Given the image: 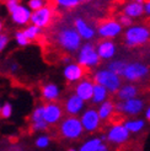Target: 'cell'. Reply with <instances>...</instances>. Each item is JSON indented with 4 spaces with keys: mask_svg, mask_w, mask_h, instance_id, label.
I'll list each match as a JSON object with an SVG mask.
<instances>
[{
    "mask_svg": "<svg viewBox=\"0 0 150 151\" xmlns=\"http://www.w3.org/2000/svg\"><path fill=\"white\" fill-rule=\"evenodd\" d=\"M25 35L27 36V38L30 41H32V40H36L37 37H38L40 32H41V27L40 26H37V25H31V26H28L25 28Z\"/></svg>",
    "mask_w": 150,
    "mask_h": 151,
    "instance_id": "cell-27",
    "label": "cell"
},
{
    "mask_svg": "<svg viewBox=\"0 0 150 151\" xmlns=\"http://www.w3.org/2000/svg\"><path fill=\"white\" fill-rule=\"evenodd\" d=\"M32 12L26 6L17 5V7L11 12V19L16 25H26L27 22L31 21Z\"/></svg>",
    "mask_w": 150,
    "mask_h": 151,
    "instance_id": "cell-15",
    "label": "cell"
},
{
    "mask_svg": "<svg viewBox=\"0 0 150 151\" xmlns=\"http://www.w3.org/2000/svg\"><path fill=\"white\" fill-rule=\"evenodd\" d=\"M47 125H48V123L46 120H40V122H33L32 128H33V130H46Z\"/></svg>",
    "mask_w": 150,
    "mask_h": 151,
    "instance_id": "cell-34",
    "label": "cell"
},
{
    "mask_svg": "<svg viewBox=\"0 0 150 151\" xmlns=\"http://www.w3.org/2000/svg\"><path fill=\"white\" fill-rule=\"evenodd\" d=\"M86 1H90V0H80V3H86Z\"/></svg>",
    "mask_w": 150,
    "mask_h": 151,
    "instance_id": "cell-44",
    "label": "cell"
},
{
    "mask_svg": "<svg viewBox=\"0 0 150 151\" xmlns=\"http://www.w3.org/2000/svg\"><path fill=\"white\" fill-rule=\"evenodd\" d=\"M43 109H44V120L48 123V124H56L61 120L62 116H63V112L62 108L59 107L57 103H47L43 106Z\"/></svg>",
    "mask_w": 150,
    "mask_h": 151,
    "instance_id": "cell-12",
    "label": "cell"
},
{
    "mask_svg": "<svg viewBox=\"0 0 150 151\" xmlns=\"http://www.w3.org/2000/svg\"><path fill=\"white\" fill-rule=\"evenodd\" d=\"M7 42H9V38H7V36H6V35H3V33H0V52H1V50L6 47Z\"/></svg>",
    "mask_w": 150,
    "mask_h": 151,
    "instance_id": "cell-36",
    "label": "cell"
},
{
    "mask_svg": "<svg viewBox=\"0 0 150 151\" xmlns=\"http://www.w3.org/2000/svg\"><path fill=\"white\" fill-rule=\"evenodd\" d=\"M129 133L124 124H115L107 134V140L112 144L121 145L129 139Z\"/></svg>",
    "mask_w": 150,
    "mask_h": 151,
    "instance_id": "cell-9",
    "label": "cell"
},
{
    "mask_svg": "<svg viewBox=\"0 0 150 151\" xmlns=\"http://www.w3.org/2000/svg\"><path fill=\"white\" fill-rule=\"evenodd\" d=\"M138 87L136 85H124L121 86L119 90L117 91V97L119 101H124V100H129V99H134V97L138 96Z\"/></svg>",
    "mask_w": 150,
    "mask_h": 151,
    "instance_id": "cell-19",
    "label": "cell"
},
{
    "mask_svg": "<svg viewBox=\"0 0 150 151\" xmlns=\"http://www.w3.org/2000/svg\"><path fill=\"white\" fill-rule=\"evenodd\" d=\"M56 3L65 9H73V7H76L79 5L80 0H56Z\"/></svg>",
    "mask_w": 150,
    "mask_h": 151,
    "instance_id": "cell-28",
    "label": "cell"
},
{
    "mask_svg": "<svg viewBox=\"0 0 150 151\" xmlns=\"http://www.w3.org/2000/svg\"><path fill=\"white\" fill-rule=\"evenodd\" d=\"M5 1H20V0H5Z\"/></svg>",
    "mask_w": 150,
    "mask_h": 151,
    "instance_id": "cell-43",
    "label": "cell"
},
{
    "mask_svg": "<svg viewBox=\"0 0 150 151\" xmlns=\"http://www.w3.org/2000/svg\"><path fill=\"white\" fill-rule=\"evenodd\" d=\"M116 111L125 113L128 116H137L138 113H140L144 108V101H141L137 97L124 101H119L118 103L115 104Z\"/></svg>",
    "mask_w": 150,
    "mask_h": 151,
    "instance_id": "cell-7",
    "label": "cell"
},
{
    "mask_svg": "<svg viewBox=\"0 0 150 151\" xmlns=\"http://www.w3.org/2000/svg\"><path fill=\"white\" fill-rule=\"evenodd\" d=\"M1 31H3V22L0 21V33H1Z\"/></svg>",
    "mask_w": 150,
    "mask_h": 151,
    "instance_id": "cell-41",
    "label": "cell"
},
{
    "mask_svg": "<svg viewBox=\"0 0 150 151\" xmlns=\"http://www.w3.org/2000/svg\"><path fill=\"white\" fill-rule=\"evenodd\" d=\"M64 63H66V64H68V63H70V58H68V57H66V58H64Z\"/></svg>",
    "mask_w": 150,
    "mask_h": 151,
    "instance_id": "cell-39",
    "label": "cell"
},
{
    "mask_svg": "<svg viewBox=\"0 0 150 151\" xmlns=\"http://www.w3.org/2000/svg\"><path fill=\"white\" fill-rule=\"evenodd\" d=\"M84 66H82L81 64H68L65 66L64 69V78L66 81L69 82H74V81H79L82 79V76H84Z\"/></svg>",
    "mask_w": 150,
    "mask_h": 151,
    "instance_id": "cell-13",
    "label": "cell"
},
{
    "mask_svg": "<svg viewBox=\"0 0 150 151\" xmlns=\"http://www.w3.org/2000/svg\"><path fill=\"white\" fill-rule=\"evenodd\" d=\"M32 122H40V120H44V109H43V106L41 107H37L33 113H32Z\"/></svg>",
    "mask_w": 150,
    "mask_h": 151,
    "instance_id": "cell-31",
    "label": "cell"
},
{
    "mask_svg": "<svg viewBox=\"0 0 150 151\" xmlns=\"http://www.w3.org/2000/svg\"><path fill=\"white\" fill-rule=\"evenodd\" d=\"M16 68H17V65H15V64H14V65L11 66V70H12V71H15V70H16Z\"/></svg>",
    "mask_w": 150,
    "mask_h": 151,
    "instance_id": "cell-40",
    "label": "cell"
},
{
    "mask_svg": "<svg viewBox=\"0 0 150 151\" xmlns=\"http://www.w3.org/2000/svg\"><path fill=\"white\" fill-rule=\"evenodd\" d=\"M150 29L145 26H131L124 33L125 44L128 47L141 46L149 41Z\"/></svg>",
    "mask_w": 150,
    "mask_h": 151,
    "instance_id": "cell-2",
    "label": "cell"
},
{
    "mask_svg": "<svg viewBox=\"0 0 150 151\" xmlns=\"http://www.w3.org/2000/svg\"><path fill=\"white\" fill-rule=\"evenodd\" d=\"M97 52L101 59H111L116 54V44L112 41H102L97 44Z\"/></svg>",
    "mask_w": 150,
    "mask_h": 151,
    "instance_id": "cell-17",
    "label": "cell"
},
{
    "mask_svg": "<svg viewBox=\"0 0 150 151\" xmlns=\"http://www.w3.org/2000/svg\"><path fill=\"white\" fill-rule=\"evenodd\" d=\"M108 90L103 85L101 84H97L95 82V87H94V95H92V102L95 104H99V103H102L103 101H106L107 99V95H108Z\"/></svg>",
    "mask_w": 150,
    "mask_h": 151,
    "instance_id": "cell-23",
    "label": "cell"
},
{
    "mask_svg": "<svg viewBox=\"0 0 150 151\" xmlns=\"http://www.w3.org/2000/svg\"><path fill=\"white\" fill-rule=\"evenodd\" d=\"M103 139L100 138H95L91 140H87L86 142L82 144V146L80 147V151H106L107 146L103 144Z\"/></svg>",
    "mask_w": 150,
    "mask_h": 151,
    "instance_id": "cell-20",
    "label": "cell"
},
{
    "mask_svg": "<svg viewBox=\"0 0 150 151\" xmlns=\"http://www.w3.org/2000/svg\"><path fill=\"white\" fill-rule=\"evenodd\" d=\"M49 145V138L48 137H40L38 139L36 140V146L37 147H40V149H44V147H47Z\"/></svg>",
    "mask_w": 150,
    "mask_h": 151,
    "instance_id": "cell-32",
    "label": "cell"
},
{
    "mask_svg": "<svg viewBox=\"0 0 150 151\" xmlns=\"http://www.w3.org/2000/svg\"><path fill=\"white\" fill-rule=\"evenodd\" d=\"M144 12H145V10H144L143 3L133 1V3H131L128 5H125V7H124V14L128 15V16H131L132 19L133 17H139Z\"/></svg>",
    "mask_w": 150,
    "mask_h": 151,
    "instance_id": "cell-21",
    "label": "cell"
},
{
    "mask_svg": "<svg viewBox=\"0 0 150 151\" xmlns=\"http://www.w3.org/2000/svg\"><path fill=\"white\" fill-rule=\"evenodd\" d=\"M43 6V0H30L28 1V7L31 10H38Z\"/></svg>",
    "mask_w": 150,
    "mask_h": 151,
    "instance_id": "cell-33",
    "label": "cell"
},
{
    "mask_svg": "<svg viewBox=\"0 0 150 151\" xmlns=\"http://www.w3.org/2000/svg\"><path fill=\"white\" fill-rule=\"evenodd\" d=\"M42 96H43V99L46 101H48V102L58 100V97H59V88H58V86L54 85V84L44 85L42 87Z\"/></svg>",
    "mask_w": 150,
    "mask_h": 151,
    "instance_id": "cell-22",
    "label": "cell"
},
{
    "mask_svg": "<svg viewBox=\"0 0 150 151\" xmlns=\"http://www.w3.org/2000/svg\"><path fill=\"white\" fill-rule=\"evenodd\" d=\"M74 25H75V28H76V31L79 32V35L82 37V40H92L94 37H95V29L87 25L86 22L82 20V19H76L74 22Z\"/></svg>",
    "mask_w": 150,
    "mask_h": 151,
    "instance_id": "cell-18",
    "label": "cell"
},
{
    "mask_svg": "<svg viewBox=\"0 0 150 151\" xmlns=\"http://www.w3.org/2000/svg\"><path fill=\"white\" fill-rule=\"evenodd\" d=\"M84 103H85V101L75 93V95L70 96L69 99L66 100V102H65V111L70 116H76V114H79V113L82 111V108H84Z\"/></svg>",
    "mask_w": 150,
    "mask_h": 151,
    "instance_id": "cell-16",
    "label": "cell"
},
{
    "mask_svg": "<svg viewBox=\"0 0 150 151\" xmlns=\"http://www.w3.org/2000/svg\"><path fill=\"white\" fill-rule=\"evenodd\" d=\"M81 123L84 125V129L86 132H95L100 127V114L99 111L96 109H87L82 113L81 116Z\"/></svg>",
    "mask_w": 150,
    "mask_h": 151,
    "instance_id": "cell-10",
    "label": "cell"
},
{
    "mask_svg": "<svg viewBox=\"0 0 150 151\" xmlns=\"http://www.w3.org/2000/svg\"><path fill=\"white\" fill-rule=\"evenodd\" d=\"M144 1H149V0H144Z\"/></svg>",
    "mask_w": 150,
    "mask_h": 151,
    "instance_id": "cell-46",
    "label": "cell"
},
{
    "mask_svg": "<svg viewBox=\"0 0 150 151\" xmlns=\"http://www.w3.org/2000/svg\"><path fill=\"white\" fill-rule=\"evenodd\" d=\"M94 87H95V82L90 80H81L76 85L75 93L79 97H81L84 101H91L94 95Z\"/></svg>",
    "mask_w": 150,
    "mask_h": 151,
    "instance_id": "cell-14",
    "label": "cell"
},
{
    "mask_svg": "<svg viewBox=\"0 0 150 151\" xmlns=\"http://www.w3.org/2000/svg\"><path fill=\"white\" fill-rule=\"evenodd\" d=\"M81 38L76 28L66 27L63 28L58 33V42L59 44L68 52H76L81 47Z\"/></svg>",
    "mask_w": 150,
    "mask_h": 151,
    "instance_id": "cell-1",
    "label": "cell"
},
{
    "mask_svg": "<svg viewBox=\"0 0 150 151\" xmlns=\"http://www.w3.org/2000/svg\"><path fill=\"white\" fill-rule=\"evenodd\" d=\"M50 20H52V10L48 6H42L41 9L35 10L32 12V16H31L32 24L40 26L41 28L48 26Z\"/></svg>",
    "mask_w": 150,
    "mask_h": 151,
    "instance_id": "cell-11",
    "label": "cell"
},
{
    "mask_svg": "<svg viewBox=\"0 0 150 151\" xmlns=\"http://www.w3.org/2000/svg\"><path fill=\"white\" fill-rule=\"evenodd\" d=\"M101 57L99 55L97 49L91 43H86L82 47H80L79 55H78V63L81 64L84 68H94L99 65Z\"/></svg>",
    "mask_w": 150,
    "mask_h": 151,
    "instance_id": "cell-5",
    "label": "cell"
},
{
    "mask_svg": "<svg viewBox=\"0 0 150 151\" xmlns=\"http://www.w3.org/2000/svg\"><path fill=\"white\" fill-rule=\"evenodd\" d=\"M149 66L143 63H131L127 64L122 76L128 81H139L141 79H145L149 75Z\"/></svg>",
    "mask_w": 150,
    "mask_h": 151,
    "instance_id": "cell-6",
    "label": "cell"
},
{
    "mask_svg": "<svg viewBox=\"0 0 150 151\" xmlns=\"http://www.w3.org/2000/svg\"><path fill=\"white\" fill-rule=\"evenodd\" d=\"M144 10H145V14L150 16V0L146 1V4L144 5Z\"/></svg>",
    "mask_w": 150,
    "mask_h": 151,
    "instance_id": "cell-37",
    "label": "cell"
},
{
    "mask_svg": "<svg viewBox=\"0 0 150 151\" xmlns=\"http://www.w3.org/2000/svg\"><path fill=\"white\" fill-rule=\"evenodd\" d=\"M84 125L81 123V119H78L75 116L65 118L61 124V133L65 139L69 140H76L79 139L82 132H84Z\"/></svg>",
    "mask_w": 150,
    "mask_h": 151,
    "instance_id": "cell-3",
    "label": "cell"
},
{
    "mask_svg": "<svg viewBox=\"0 0 150 151\" xmlns=\"http://www.w3.org/2000/svg\"><path fill=\"white\" fill-rule=\"evenodd\" d=\"M145 117H146V119L148 120H150V107L146 109V112H145Z\"/></svg>",
    "mask_w": 150,
    "mask_h": 151,
    "instance_id": "cell-38",
    "label": "cell"
},
{
    "mask_svg": "<svg viewBox=\"0 0 150 151\" xmlns=\"http://www.w3.org/2000/svg\"><path fill=\"white\" fill-rule=\"evenodd\" d=\"M134 1H138V3H144V0H134Z\"/></svg>",
    "mask_w": 150,
    "mask_h": 151,
    "instance_id": "cell-42",
    "label": "cell"
},
{
    "mask_svg": "<svg viewBox=\"0 0 150 151\" xmlns=\"http://www.w3.org/2000/svg\"><path fill=\"white\" fill-rule=\"evenodd\" d=\"M0 111H1V106H0Z\"/></svg>",
    "mask_w": 150,
    "mask_h": 151,
    "instance_id": "cell-45",
    "label": "cell"
},
{
    "mask_svg": "<svg viewBox=\"0 0 150 151\" xmlns=\"http://www.w3.org/2000/svg\"><path fill=\"white\" fill-rule=\"evenodd\" d=\"M119 22H121V25L122 26H124V27H131L132 26V17L131 16H128V15H123V16H121L119 17Z\"/></svg>",
    "mask_w": 150,
    "mask_h": 151,
    "instance_id": "cell-35",
    "label": "cell"
},
{
    "mask_svg": "<svg viewBox=\"0 0 150 151\" xmlns=\"http://www.w3.org/2000/svg\"><path fill=\"white\" fill-rule=\"evenodd\" d=\"M124 125L127 127V129L131 133H138L144 128L145 122L143 119H133V120H127V122H124Z\"/></svg>",
    "mask_w": 150,
    "mask_h": 151,
    "instance_id": "cell-25",
    "label": "cell"
},
{
    "mask_svg": "<svg viewBox=\"0 0 150 151\" xmlns=\"http://www.w3.org/2000/svg\"><path fill=\"white\" fill-rule=\"evenodd\" d=\"M15 40H16L17 44L21 47H26L27 44L30 43V40L27 38V36L25 35V32H16V35H15Z\"/></svg>",
    "mask_w": 150,
    "mask_h": 151,
    "instance_id": "cell-29",
    "label": "cell"
},
{
    "mask_svg": "<svg viewBox=\"0 0 150 151\" xmlns=\"http://www.w3.org/2000/svg\"><path fill=\"white\" fill-rule=\"evenodd\" d=\"M94 81L97 82V84L103 85L110 92H117L119 90V87L122 86L121 76H119L118 74L111 71L110 69H107V70H99L95 74Z\"/></svg>",
    "mask_w": 150,
    "mask_h": 151,
    "instance_id": "cell-4",
    "label": "cell"
},
{
    "mask_svg": "<svg viewBox=\"0 0 150 151\" xmlns=\"http://www.w3.org/2000/svg\"><path fill=\"white\" fill-rule=\"evenodd\" d=\"M125 66H127V63L123 62V60H113V62H111V63L108 64L107 69H110L111 71L118 74L119 76H122L123 73H124Z\"/></svg>",
    "mask_w": 150,
    "mask_h": 151,
    "instance_id": "cell-26",
    "label": "cell"
},
{
    "mask_svg": "<svg viewBox=\"0 0 150 151\" xmlns=\"http://www.w3.org/2000/svg\"><path fill=\"white\" fill-rule=\"evenodd\" d=\"M12 114V106L9 103V102H6L1 106V111H0V116H1L3 118L7 119V118H10Z\"/></svg>",
    "mask_w": 150,
    "mask_h": 151,
    "instance_id": "cell-30",
    "label": "cell"
},
{
    "mask_svg": "<svg viewBox=\"0 0 150 151\" xmlns=\"http://www.w3.org/2000/svg\"><path fill=\"white\" fill-rule=\"evenodd\" d=\"M97 32L102 37V38H115L119 33L122 32V25L121 22L115 20H106L102 21L99 25Z\"/></svg>",
    "mask_w": 150,
    "mask_h": 151,
    "instance_id": "cell-8",
    "label": "cell"
},
{
    "mask_svg": "<svg viewBox=\"0 0 150 151\" xmlns=\"http://www.w3.org/2000/svg\"><path fill=\"white\" fill-rule=\"evenodd\" d=\"M116 109L115 107V104L112 103L111 101H103L100 106V108H99V114H100V118L101 120H106L108 119L111 116H112V113H113V111Z\"/></svg>",
    "mask_w": 150,
    "mask_h": 151,
    "instance_id": "cell-24",
    "label": "cell"
}]
</instances>
